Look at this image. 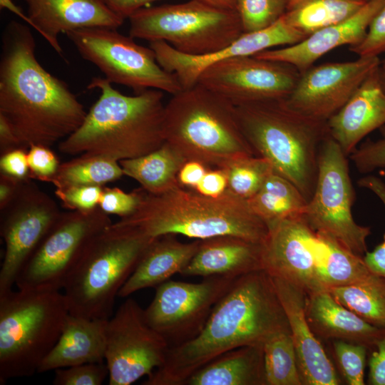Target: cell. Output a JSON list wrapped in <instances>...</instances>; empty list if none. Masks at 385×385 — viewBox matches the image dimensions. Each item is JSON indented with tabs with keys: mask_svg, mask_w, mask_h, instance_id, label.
Listing matches in <instances>:
<instances>
[{
	"mask_svg": "<svg viewBox=\"0 0 385 385\" xmlns=\"http://www.w3.org/2000/svg\"><path fill=\"white\" fill-rule=\"evenodd\" d=\"M29 26L10 21L3 32L0 59V115L22 148L51 147L73 133L87 112L67 84L35 56Z\"/></svg>",
	"mask_w": 385,
	"mask_h": 385,
	"instance_id": "6da1fadb",
	"label": "cell"
},
{
	"mask_svg": "<svg viewBox=\"0 0 385 385\" xmlns=\"http://www.w3.org/2000/svg\"><path fill=\"white\" fill-rule=\"evenodd\" d=\"M281 332L290 329L272 277L263 270L243 274L215 305L200 334L169 347L163 364L143 384L183 385L219 355L245 346L262 347Z\"/></svg>",
	"mask_w": 385,
	"mask_h": 385,
	"instance_id": "7a4b0ae2",
	"label": "cell"
},
{
	"mask_svg": "<svg viewBox=\"0 0 385 385\" xmlns=\"http://www.w3.org/2000/svg\"><path fill=\"white\" fill-rule=\"evenodd\" d=\"M88 88L99 89L101 95L82 124L60 141L61 153L119 162L149 153L165 143L162 91L148 89L127 96L101 77L93 78Z\"/></svg>",
	"mask_w": 385,
	"mask_h": 385,
	"instance_id": "3957f363",
	"label": "cell"
},
{
	"mask_svg": "<svg viewBox=\"0 0 385 385\" xmlns=\"http://www.w3.org/2000/svg\"><path fill=\"white\" fill-rule=\"evenodd\" d=\"M113 225L151 238L234 235L262 243L268 232L267 225L247 200L229 190L218 197L205 196L180 185L158 194L144 190L137 210Z\"/></svg>",
	"mask_w": 385,
	"mask_h": 385,
	"instance_id": "277c9868",
	"label": "cell"
},
{
	"mask_svg": "<svg viewBox=\"0 0 385 385\" xmlns=\"http://www.w3.org/2000/svg\"><path fill=\"white\" fill-rule=\"evenodd\" d=\"M262 260L270 277L293 284L307 296L354 282L370 272L363 257L312 229L302 215L268 226Z\"/></svg>",
	"mask_w": 385,
	"mask_h": 385,
	"instance_id": "5b68a950",
	"label": "cell"
},
{
	"mask_svg": "<svg viewBox=\"0 0 385 385\" xmlns=\"http://www.w3.org/2000/svg\"><path fill=\"white\" fill-rule=\"evenodd\" d=\"M235 108L241 130L255 155L267 159L308 202L317 183L319 150L329 134L327 122L294 110L285 99Z\"/></svg>",
	"mask_w": 385,
	"mask_h": 385,
	"instance_id": "8992f818",
	"label": "cell"
},
{
	"mask_svg": "<svg viewBox=\"0 0 385 385\" xmlns=\"http://www.w3.org/2000/svg\"><path fill=\"white\" fill-rule=\"evenodd\" d=\"M165 142L188 160L209 168L255 155L238 123L235 105L196 83L173 95L165 105Z\"/></svg>",
	"mask_w": 385,
	"mask_h": 385,
	"instance_id": "52a82bcc",
	"label": "cell"
},
{
	"mask_svg": "<svg viewBox=\"0 0 385 385\" xmlns=\"http://www.w3.org/2000/svg\"><path fill=\"white\" fill-rule=\"evenodd\" d=\"M155 238L113 222L86 246L63 286L69 314L108 319L116 297Z\"/></svg>",
	"mask_w": 385,
	"mask_h": 385,
	"instance_id": "ba28073f",
	"label": "cell"
},
{
	"mask_svg": "<svg viewBox=\"0 0 385 385\" xmlns=\"http://www.w3.org/2000/svg\"><path fill=\"white\" fill-rule=\"evenodd\" d=\"M68 314L60 291L18 289L0 295V384L38 372Z\"/></svg>",
	"mask_w": 385,
	"mask_h": 385,
	"instance_id": "9c48e42d",
	"label": "cell"
},
{
	"mask_svg": "<svg viewBox=\"0 0 385 385\" xmlns=\"http://www.w3.org/2000/svg\"><path fill=\"white\" fill-rule=\"evenodd\" d=\"M128 19L132 38L163 41L190 56L217 52L243 34L236 11L217 9L198 0L145 6Z\"/></svg>",
	"mask_w": 385,
	"mask_h": 385,
	"instance_id": "30bf717a",
	"label": "cell"
},
{
	"mask_svg": "<svg viewBox=\"0 0 385 385\" xmlns=\"http://www.w3.org/2000/svg\"><path fill=\"white\" fill-rule=\"evenodd\" d=\"M354 198L348 156L328 134L319 150L314 190L302 215L312 229L364 257L371 229L354 220L351 212Z\"/></svg>",
	"mask_w": 385,
	"mask_h": 385,
	"instance_id": "8fae6325",
	"label": "cell"
},
{
	"mask_svg": "<svg viewBox=\"0 0 385 385\" xmlns=\"http://www.w3.org/2000/svg\"><path fill=\"white\" fill-rule=\"evenodd\" d=\"M80 55L94 64L111 83L132 88L135 93L157 89L175 95L183 88L175 74L156 61L152 48L115 29L88 28L66 34Z\"/></svg>",
	"mask_w": 385,
	"mask_h": 385,
	"instance_id": "7c38bea8",
	"label": "cell"
},
{
	"mask_svg": "<svg viewBox=\"0 0 385 385\" xmlns=\"http://www.w3.org/2000/svg\"><path fill=\"white\" fill-rule=\"evenodd\" d=\"M111 223L99 207L61 213L19 274L18 289H63L86 246Z\"/></svg>",
	"mask_w": 385,
	"mask_h": 385,
	"instance_id": "4fadbf2b",
	"label": "cell"
},
{
	"mask_svg": "<svg viewBox=\"0 0 385 385\" xmlns=\"http://www.w3.org/2000/svg\"><path fill=\"white\" fill-rule=\"evenodd\" d=\"M237 277L212 276L198 283L168 280L155 287L144 309L148 324L163 336L169 347L197 337L217 302Z\"/></svg>",
	"mask_w": 385,
	"mask_h": 385,
	"instance_id": "5bb4252c",
	"label": "cell"
},
{
	"mask_svg": "<svg viewBox=\"0 0 385 385\" xmlns=\"http://www.w3.org/2000/svg\"><path fill=\"white\" fill-rule=\"evenodd\" d=\"M169 344L147 322L144 309L127 299L108 319L105 362L110 385H130L165 361Z\"/></svg>",
	"mask_w": 385,
	"mask_h": 385,
	"instance_id": "9a60e30c",
	"label": "cell"
},
{
	"mask_svg": "<svg viewBox=\"0 0 385 385\" xmlns=\"http://www.w3.org/2000/svg\"><path fill=\"white\" fill-rule=\"evenodd\" d=\"M1 211L6 250L0 270V295L11 290L19 274L60 215L55 201L28 180Z\"/></svg>",
	"mask_w": 385,
	"mask_h": 385,
	"instance_id": "2e32d148",
	"label": "cell"
},
{
	"mask_svg": "<svg viewBox=\"0 0 385 385\" xmlns=\"http://www.w3.org/2000/svg\"><path fill=\"white\" fill-rule=\"evenodd\" d=\"M299 75L295 67L284 62L253 56H238L209 66L196 83L237 106L286 99Z\"/></svg>",
	"mask_w": 385,
	"mask_h": 385,
	"instance_id": "e0dca14e",
	"label": "cell"
},
{
	"mask_svg": "<svg viewBox=\"0 0 385 385\" xmlns=\"http://www.w3.org/2000/svg\"><path fill=\"white\" fill-rule=\"evenodd\" d=\"M380 65L381 60L375 56L312 66L300 73L293 91L285 100L302 114L327 122Z\"/></svg>",
	"mask_w": 385,
	"mask_h": 385,
	"instance_id": "ac0fdd59",
	"label": "cell"
},
{
	"mask_svg": "<svg viewBox=\"0 0 385 385\" xmlns=\"http://www.w3.org/2000/svg\"><path fill=\"white\" fill-rule=\"evenodd\" d=\"M307 36L290 26L283 16L272 26L255 32L243 33L224 48L202 56H190L176 51L163 41L150 42L157 62L166 71L175 74L183 89L197 83L209 66L230 58L254 56L265 50L297 43Z\"/></svg>",
	"mask_w": 385,
	"mask_h": 385,
	"instance_id": "d6986e66",
	"label": "cell"
},
{
	"mask_svg": "<svg viewBox=\"0 0 385 385\" xmlns=\"http://www.w3.org/2000/svg\"><path fill=\"white\" fill-rule=\"evenodd\" d=\"M272 279L287 319L302 384H339L330 359L307 321V295L283 279Z\"/></svg>",
	"mask_w": 385,
	"mask_h": 385,
	"instance_id": "ffe728a7",
	"label": "cell"
},
{
	"mask_svg": "<svg viewBox=\"0 0 385 385\" xmlns=\"http://www.w3.org/2000/svg\"><path fill=\"white\" fill-rule=\"evenodd\" d=\"M32 28L59 54L60 34L88 28L118 29L125 19L103 0H24Z\"/></svg>",
	"mask_w": 385,
	"mask_h": 385,
	"instance_id": "44dd1931",
	"label": "cell"
},
{
	"mask_svg": "<svg viewBox=\"0 0 385 385\" xmlns=\"http://www.w3.org/2000/svg\"><path fill=\"white\" fill-rule=\"evenodd\" d=\"M384 2L369 0L356 13L340 23L317 31L297 43L265 50L253 56L290 64L302 73L328 52L360 43Z\"/></svg>",
	"mask_w": 385,
	"mask_h": 385,
	"instance_id": "7402d4cb",
	"label": "cell"
},
{
	"mask_svg": "<svg viewBox=\"0 0 385 385\" xmlns=\"http://www.w3.org/2000/svg\"><path fill=\"white\" fill-rule=\"evenodd\" d=\"M327 125L330 136L348 157L365 136L385 125V89L380 66L371 72Z\"/></svg>",
	"mask_w": 385,
	"mask_h": 385,
	"instance_id": "603a6c76",
	"label": "cell"
},
{
	"mask_svg": "<svg viewBox=\"0 0 385 385\" xmlns=\"http://www.w3.org/2000/svg\"><path fill=\"white\" fill-rule=\"evenodd\" d=\"M262 270V243L222 235L200 240L195 255L180 274L239 277Z\"/></svg>",
	"mask_w": 385,
	"mask_h": 385,
	"instance_id": "cb8c5ba5",
	"label": "cell"
},
{
	"mask_svg": "<svg viewBox=\"0 0 385 385\" xmlns=\"http://www.w3.org/2000/svg\"><path fill=\"white\" fill-rule=\"evenodd\" d=\"M306 316L315 334L324 339L344 340L374 348L385 329L364 320L340 304L329 291L306 298Z\"/></svg>",
	"mask_w": 385,
	"mask_h": 385,
	"instance_id": "d4e9b609",
	"label": "cell"
},
{
	"mask_svg": "<svg viewBox=\"0 0 385 385\" xmlns=\"http://www.w3.org/2000/svg\"><path fill=\"white\" fill-rule=\"evenodd\" d=\"M108 319L68 314L56 344L41 364L38 373L105 361Z\"/></svg>",
	"mask_w": 385,
	"mask_h": 385,
	"instance_id": "484cf974",
	"label": "cell"
},
{
	"mask_svg": "<svg viewBox=\"0 0 385 385\" xmlns=\"http://www.w3.org/2000/svg\"><path fill=\"white\" fill-rule=\"evenodd\" d=\"M200 241L182 242L175 235L155 238L119 291L118 297H127L143 289L155 288L175 274H180L195 255Z\"/></svg>",
	"mask_w": 385,
	"mask_h": 385,
	"instance_id": "4316f807",
	"label": "cell"
},
{
	"mask_svg": "<svg viewBox=\"0 0 385 385\" xmlns=\"http://www.w3.org/2000/svg\"><path fill=\"white\" fill-rule=\"evenodd\" d=\"M183 385H266L262 347L227 351L193 372Z\"/></svg>",
	"mask_w": 385,
	"mask_h": 385,
	"instance_id": "83f0119b",
	"label": "cell"
},
{
	"mask_svg": "<svg viewBox=\"0 0 385 385\" xmlns=\"http://www.w3.org/2000/svg\"><path fill=\"white\" fill-rule=\"evenodd\" d=\"M187 160L165 142L145 155L119 161L123 175L138 182L150 193L158 194L178 185V173Z\"/></svg>",
	"mask_w": 385,
	"mask_h": 385,
	"instance_id": "f1b7e54d",
	"label": "cell"
},
{
	"mask_svg": "<svg viewBox=\"0 0 385 385\" xmlns=\"http://www.w3.org/2000/svg\"><path fill=\"white\" fill-rule=\"evenodd\" d=\"M247 201L267 226L287 217L303 215L307 204L301 191L275 171Z\"/></svg>",
	"mask_w": 385,
	"mask_h": 385,
	"instance_id": "f546056e",
	"label": "cell"
},
{
	"mask_svg": "<svg viewBox=\"0 0 385 385\" xmlns=\"http://www.w3.org/2000/svg\"><path fill=\"white\" fill-rule=\"evenodd\" d=\"M329 292L364 320L385 329V277L370 272L359 280L332 287Z\"/></svg>",
	"mask_w": 385,
	"mask_h": 385,
	"instance_id": "4dcf8cb0",
	"label": "cell"
},
{
	"mask_svg": "<svg viewBox=\"0 0 385 385\" xmlns=\"http://www.w3.org/2000/svg\"><path fill=\"white\" fill-rule=\"evenodd\" d=\"M366 2L364 0H303L287 10L283 17L287 24L307 37L349 18Z\"/></svg>",
	"mask_w": 385,
	"mask_h": 385,
	"instance_id": "1f68e13d",
	"label": "cell"
},
{
	"mask_svg": "<svg viewBox=\"0 0 385 385\" xmlns=\"http://www.w3.org/2000/svg\"><path fill=\"white\" fill-rule=\"evenodd\" d=\"M123 175L119 162L106 157L81 154L77 158L60 164L48 183L56 189L80 185L103 186Z\"/></svg>",
	"mask_w": 385,
	"mask_h": 385,
	"instance_id": "d6a6232c",
	"label": "cell"
},
{
	"mask_svg": "<svg viewBox=\"0 0 385 385\" xmlns=\"http://www.w3.org/2000/svg\"><path fill=\"white\" fill-rule=\"evenodd\" d=\"M266 385H302L290 332H281L262 346Z\"/></svg>",
	"mask_w": 385,
	"mask_h": 385,
	"instance_id": "836d02e7",
	"label": "cell"
},
{
	"mask_svg": "<svg viewBox=\"0 0 385 385\" xmlns=\"http://www.w3.org/2000/svg\"><path fill=\"white\" fill-rule=\"evenodd\" d=\"M227 190L245 200L253 197L274 170L265 158L250 155L237 159L223 168Z\"/></svg>",
	"mask_w": 385,
	"mask_h": 385,
	"instance_id": "e575fe53",
	"label": "cell"
},
{
	"mask_svg": "<svg viewBox=\"0 0 385 385\" xmlns=\"http://www.w3.org/2000/svg\"><path fill=\"white\" fill-rule=\"evenodd\" d=\"M289 0H237L236 9L243 33L265 29L287 11Z\"/></svg>",
	"mask_w": 385,
	"mask_h": 385,
	"instance_id": "d590c367",
	"label": "cell"
},
{
	"mask_svg": "<svg viewBox=\"0 0 385 385\" xmlns=\"http://www.w3.org/2000/svg\"><path fill=\"white\" fill-rule=\"evenodd\" d=\"M333 351L346 381L349 385L364 384L368 348L344 340H333Z\"/></svg>",
	"mask_w": 385,
	"mask_h": 385,
	"instance_id": "8d00e7d4",
	"label": "cell"
},
{
	"mask_svg": "<svg viewBox=\"0 0 385 385\" xmlns=\"http://www.w3.org/2000/svg\"><path fill=\"white\" fill-rule=\"evenodd\" d=\"M108 377L106 362L87 363L55 370L54 385H101Z\"/></svg>",
	"mask_w": 385,
	"mask_h": 385,
	"instance_id": "74e56055",
	"label": "cell"
},
{
	"mask_svg": "<svg viewBox=\"0 0 385 385\" xmlns=\"http://www.w3.org/2000/svg\"><path fill=\"white\" fill-rule=\"evenodd\" d=\"M143 192L142 187L130 192H125L118 188H103L98 207L108 215L124 217L137 210Z\"/></svg>",
	"mask_w": 385,
	"mask_h": 385,
	"instance_id": "f35d334b",
	"label": "cell"
},
{
	"mask_svg": "<svg viewBox=\"0 0 385 385\" xmlns=\"http://www.w3.org/2000/svg\"><path fill=\"white\" fill-rule=\"evenodd\" d=\"M379 130V138L364 142L349 156L361 173H369L385 168V125Z\"/></svg>",
	"mask_w": 385,
	"mask_h": 385,
	"instance_id": "ab89813d",
	"label": "cell"
},
{
	"mask_svg": "<svg viewBox=\"0 0 385 385\" xmlns=\"http://www.w3.org/2000/svg\"><path fill=\"white\" fill-rule=\"evenodd\" d=\"M349 49L359 57H375L385 53V0L372 19L362 41Z\"/></svg>",
	"mask_w": 385,
	"mask_h": 385,
	"instance_id": "60d3db41",
	"label": "cell"
},
{
	"mask_svg": "<svg viewBox=\"0 0 385 385\" xmlns=\"http://www.w3.org/2000/svg\"><path fill=\"white\" fill-rule=\"evenodd\" d=\"M102 191V186L80 185L56 189L55 195L65 208L89 211L98 207Z\"/></svg>",
	"mask_w": 385,
	"mask_h": 385,
	"instance_id": "b9f144b4",
	"label": "cell"
},
{
	"mask_svg": "<svg viewBox=\"0 0 385 385\" xmlns=\"http://www.w3.org/2000/svg\"><path fill=\"white\" fill-rule=\"evenodd\" d=\"M357 184L375 194L385 207V183L383 180L374 175H367L361 178ZM363 259L370 272L385 277V235L383 241L371 252L367 251Z\"/></svg>",
	"mask_w": 385,
	"mask_h": 385,
	"instance_id": "7bdbcfd3",
	"label": "cell"
},
{
	"mask_svg": "<svg viewBox=\"0 0 385 385\" xmlns=\"http://www.w3.org/2000/svg\"><path fill=\"white\" fill-rule=\"evenodd\" d=\"M30 178L49 182L60 165L56 154L49 147L34 145L27 151Z\"/></svg>",
	"mask_w": 385,
	"mask_h": 385,
	"instance_id": "ee69618b",
	"label": "cell"
},
{
	"mask_svg": "<svg viewBox=\"0 0 385 385\" xmlns=\"http://www.w3.org/2000/svg\"><path fill=\"white\" fill-rule=\"evenodd\" d=\"M1 174L19 180L30 178L27 152L24 148H16L1 154L0 159Z\"/></svg>",
	"mask_w": 385,
	"mask_h": 385,
	"instance_id": "f6af8a7d",
	"label": "cell"
},
{
	"mask_svg": "<svg viewBox=\"0 0 385 385\" xmlns=\"http://www.w3.org/2000/svg\"><path fill=\"white\" fill-rule=\"evenodd\" d=\"M209 197H218L227 190V178L223 168H209L202 180L193 189Z\"/></svg>",
	"mask_w": 385,
	"mask_h": 385,
	"instance_id": "bcb514c9",
	"label": "cell"
},
{
	"mask_svg": "<svg viewBox=\"0 0 385 385\" xmlns=\"http://www.w3.org/2000/svg\"><path fill=\"white\" fill-rule=\"evenodd\" d=\"M369 359V379L371 385H385V335L376 343Z\"/></svg>",
	"mask_w": 385,
	"mask_h": 385,
	"instance_id": "7dc6e473",
	"label": "cell"
},
{
	"mask_svg": "<svg viewBox=\"0 0 385 385\" xmlns=\"http://www.w3.org/2000/svg\"><path fill=\"white\" fill-rule=\"evenodd\" d=\"M208 169L209 168L201 162L188 160L178 173V184L184 188L195 189Z\"/></svg>",
	"mask_w": 385,
	"mask_h": 385,
	"instance_id": "c3c4849f",
	"label": "cell"
},
{
	"mask_svg": "<svg viewBox=\"0 0 385 385\" xmlns=\"http://www.w3.org/2000/svg\"><path fill=\"white\" fill-rule=\"evenodd\" d=\"M108 8L123 18L128 19L134 12L160 0H103Z\"/></svg>",
	"mask_w": 385,
	"mask_h": 385,
	"instance_id": "681fc988",
	"label": "cell"
},
{
	"mask_svg": "<svg viewBox=\"0 0 385 385\" xmlns=\"http://www.w3.org/2000/svg\"><path fill=\"white\" fill-rule=\"evenodd\" d=\"M26 181V180H24ZM1 173L0 177V209L4 210L16 195L24 182Z\"/></svg>",
	"mask_w": 385,
	"mask_h": 385,
	"instance_id": "f907efd6",
	"label": "cell"
},
{
	"mask_svg": "<svg viewBox=\"0 0 385 385\" xmlns=\"http://www.w3.org/2000/svg\"><path fill=\"white\" fill-rule=\"evenodd\" d=\"M0 148L1 154L16 148H22L11 125L0 115Z\"/></svg>",
	"mask_w": 385,
	"mask_h": 385,
	"instance_id": "816d5d0a",
	"label": "cell"
},
{
	"mask_svg": "<svg viewBox=\"0 0 385 385\" xmlns=\"http://www.w3.org/2000/svg\"><path fill=\"white\" fill-rule=\"evenodd\" d=\"M211 6L225 9L235 11L237 0H198Z\"/></svg>",
	"mask_w": 385,
	"mask_h": 385,
	"instance_id": "f5cc1de1",
	"label": "cell"
},
{
	"mask_svg": "<svg viewBox=\"0 0 385 385\" xmlns=\"http://www.w3.org/2000/svg\"><path fill=\"white\" fill-rule=\"evenodd\" d=\"M303 0H289L287 10L290 9L291 8L294 7L297 4H298L299 2L302 1ZM366 1L369 0H364Z\"/></svg>",
	"mask_w": 385,
	"mask_h": 385,
	"instance_id": "db71d44e",
	"label": "cell"
},
{
	"mask_svg": "<svg viewBox=\"0 0 385 385\" xmlns=\"http://www.w3.org/2000/svg\"><path fill=\"white\" fill-rule=\"evenodd\" d=\"M380 78L381 81V83L385 89V71H383L380 67Z\"/></svg>",
	"mask_w": 385,
	"mask_h": 385,
	"instance_id": "11a10c76",
	"label": "cell"
},
{
	"mask_svg": "<svg viewBox=\"0 0 385 385\" xmlns=\"http://www.w3.org/2000/svg\"><path fill=\"white\" fill-rule=\"evenodd\" d=\"M381 68L385 71V58L383 61H381Z\"/></svg>",
	"mask_w": 385,
	"mask_h": 385,
	"instance_id": "9f6ffc18",
	"label": "cell"
},
{
	"mask_svg": "<svg viewBox=\"0 0 385 385\" xmlns=\"http://www.w3.org/2000/svg\"></svg>",
	"mask_w": 385,
	"mask_h": 385,
	"instance_id": "6f0895ef",
	"label": "cell"
}]
</instances>
